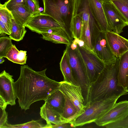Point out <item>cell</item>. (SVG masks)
Listing matches in <instances>:
<instances>
[{
    "mask_svg": "<svg viewBox=\"0 0 128 128\" xmlns=\"http://www.w3.org/2000/svg\"><path fill=\"white\" fill-rule=\"evenodd\" d=\"M46 70L36 71L28 65L21 66L20 76L14 82L13 87L22 110L26 111L34 102L44 101L59 89L60 82L48 77L46 74Z\"/></svg>",
    "mask_w": 128,
    "mask_h": 128,
    "instance_id": "cell-1",
    "label": "cell"
},
{
    "mask_svg": "<svg viewBox=\"0 0 128 128\" xmlns=\"http://www.w3.org/2000/svg\"><path fill=\"white\" fill-rule=\"evenodd\" d=\"M119 62V57L105 63L103 70L96 80L91 84L88 103L128 94L118 84Z\"/></svg>",
    "mask_w": 128,
    "mask_h": 128,
    "instance_id": "cell-2",
    "label": "cell"
},
{
    "mask_svg": "<svg viewBox=\"0 0 128 128\" xmlns=\"http://www.w3.org/2000/svg\"><path fill=\"white\" fill-rule=\"evenodd\" d=\"M42 14L56 20L70 38L68 30L75 15L78 0H42Z\"/></svg>",
    "mask_w": 128,
    "mask_h": 128,
    "instance_id": "cell-3",
    "label": "cell"
},
{
    "mask_svg": "<svg viewBox=\"0 0 128 128\" xmlns=\"http://www.w3.org/2000/svg\"><path fill=\"white\" fill-rule=\"evenodd\" d=\"M66 45L69 60L73 78L81 87L84 105L89 101L91 84L88 79L85 65L78 46L75 49Z\"/></svg>",
    "mask_w": 128,
    "mask_h": 128,
    "instance_id": "cell-4",
    "label": "cell"
},
{
    "mask_svg": "<svg viewBox=\"0 0 128 128\" xmlns=\"http://www.w3.org/2000/svg\"><path fill=\"white\" fill-rule=\"evenodd\" d=\"M120 96L88 103L85 111L73 122L74 128L94 122L109 111L116 103Z\"/></svg>",
    "mask_w": 128,
    "mask_h": 128,
    "instance_id": "cell-5",
    "label": "cell"
},
{
    "mask_svg": "<svg viewBox=\"0 0 128 128\" xmlns=\"http://www.w3.org/2000/svg\"><path fill=\"white\" fill-rule=\"evenodd\" d=\"M77 45L85 65L88 79L91 84L96 80L103 70L105 63L84 46Z\"/></svg>",
    "mask_w": 128,
    "mask_h": 128,
    "instance_id": "cell-6",
    "label": "cell"
},
{
    "mask_svg": "<svg viewBox=\"0 0 128 128\" xmlns=\"http://www.w3.org/2000/svg\"><path fill=\"white\" fill-rule=\"evenodd\" d=\"M25 26L32 32L41 34L62 28L52 17L42 12L32 16Z\"/></svg>",
    "mask_w": 128,
    "mask_h": 128,
    "instance_id": "cell-7",
    "label": "cell"
},
{
    "mask_svg": "<svg viewBox=\"0 0 128 128\" xmlns=\"http://www.w3.org/2000/svg\"><path fill=\"white\" fill-rule=\"evenodd\" d=\"M60 82L59 89L72 102L77 109L74 121L84 112L87 106V104H84V100L81 88L80 86L75 85L64 80Z\"/></svg>",
    "mask_w": 128,
    "mask_h": 128,
    "instance_id": "cell-8",
    "label": "cell"
},
{
    "mask_svg": "<svg viewBox=\"0 0 128 128\" xmlns=\"http://www.w3.org/2000/svg\"><path fill=\"white\" fill-rule=\"evenodd\" d=\"M102 6L110 31L120 34L127 26L126 20L110 1L103 2Z\"/></svg>",
    "mask_w": 128,
    "mask_h": 128,
    "instance_id": "cell-9",
    "label": "cell"
},
{
    "mask_svg": "<svg viewBox=\"0 0 128 128\" xmlns=\"http://www.w3.org/2000/svg\"><path fill=\"white\" fill-rule=\"evenodd\" d=\"M128 114V100L122 101L116 103L109 111L94 122L98 126H105L123 119Z\"/></svg>",
    "mask_w": 128,
    "mask_h": 128,
    "instance_id": "cell-10",
    "label": "cell"
},
{
    "mask_svg": "<svg viewBox=\"0 0 128 128\" xmlns=\"http://www.w3.org/2000/svg\"><path fill=\"white\" fill-rule=\"evenodd\" d=\"M13 76L4 70L0 74V97L8 105L11 106L16 104L17 98L14 92L13 84Z\"/></svg>",
    "mask_w": 128,
    "mask_h": 128,
    "instance_id": "cell-11",
    "label": "cell"
},
{
    "mask_svg": "<svg viewBox=\"0 0 128 128\" xmlns=\"http://www.w3.org/2000/svg\"><path fill=\"white\" fill-rule=\"evenodd\" d=\"M93 52L105 63L112 61L116 58L109 46L106 32H100L93 47Z\"/></svg>",
    "mask_w": 128,
    "mask_h": 128,
    "instance_id": "cell-12",
    "label": "cell"
},
{
    "mask_svg": "<svg viewBox=\"0 0 128 128\" xmlns=\"http://www.w3.org/2000/svg\"><path fill=\"white\" fill-rule=\"evenodd\" d=\"M110 48L116 58H119L128 51V40L112 31L106 32Z\"/></svg>",
    "mask_w": 128,
    "mask_h": 128,
    "instance_id": "cell-13",
    "label": "cell"
},
{
    "mask_svg": "<svg viewBox=\"0 0 128 128\" xmlns=\"http://www.w3.org/2000/svg\"><path fill=\"white\" fill-rule=\"evenodd\" d=\"M90 11L101 31H110L104 14L102 0H88Z\"/></svg>",
    "mask_w": 128,
    "mask_h": 128,
    "instance_id": "cell-14",
    "label": "cell"
},
{
    "mask_svg": "<svg viewBox=\"0 0 128 128\" xmlns=\"http://www.w3.org/2000/svg\"><path fill=\"white\" fill-rule=\"evenodd\" d=\"M44 101L52 110L61 115L63 112L65 98L64 94L59 89L50 94Z\"/></svg>",
    "mask_w": 128,
    "mask_h": 128,
    "instance_id": "cell-15",
    "label": "cell"
},
{
    "mask_svg": "<svg viewBox=\"0 0 128 128\" xmlns=\"http://www.w3.org/2000/svg\"><path fill=\"white\" fill-rule=\"evenodd\" d=\"M44 40L55 44H62L69 45L71 40L64 29L61 28L41 34Z\"/></svg>",
    "mask_w": 128,
    "mask_h": 128,
    "instance_id": "cell-16",
    "label": "cell"
},
{
    "mask_svg": "<svg viewBox=\"0 0 128 128\" xmlns=\"http://www.w3.org/2000/svg\"><path fill=\"white\" fill-rule=\"evenodd\" d=\"M8 10L11 12L16 21L18 24L24 26L32 16L25 5H16Z\"/></svg>",
    "mask_w": 128,
    "mask_h": 128,
    "instance_id": "cell-17",
    "label": "cell"
},
{
    "mask_svg": "<svg viewBox=\"0 0 128 128\" xmlns=\"http://www.w3.org/2000/svg\"><path fill=\"white\" fill-rule=\"evenodd\" d=\"M119 58L118 84L126 90L128 87V51Z\"/></svg>",
    "mask_w": 128,
    "mask_h": 128,
    "instance_id": "cell-18",
    "label": "cell"
},
{
    "mask_svg": "<svg viewBox=\"0 0 128 128\" xmlns=\"http://www.w3.org/2000/svg\"><path fill=\"white\" fill-rule=\"evenodd\" d=\"M60 64V69L64 77V81L75 85L80 86L73 78L66 48L64 51Z\"/></svg>",
    "mask_w": 128,
    "mask_h": 128,
    "instance_id": "cell-19",
    "label": "cell"
},
{
    "mask_svg": "<svg viewBox=\"0 0 128 128\" xmlns=\"http://www.w3.org/2000/svg\"><path fill=\"white\" fill-rule=\"evenodd\" d=\"M40 114L47 122L58 124L66 122L61 114L52 110L45 103L40 107Z\"/></svg>",
    "mask_w": 128,
    "mask_h": 128,
    "instance_id": "cell-20",
    "label": "cell"
},
{
    "mask_svg": "<svg viewBox=\"0 0 128 128\" xmlns=\"http://www.w3.org/2000/svg\"><path fill=\"white\" fill-rule=\"evenodd\" d=\"M27 52L18 50L15 45H13L8 52L5 58L13 63L24 65L26 64Z\"/></svg>",
    "mask_w": 128,
    "mask_h": 128,
    "instance_id": "cell-21",
    "label": "cell"
},
{
    "mask_svg": "<svg viewBox=\"0 0 128 128\" xmlns=\"http://www.w3.org/2000/svg\"><path fill=\"white\" fill-rule=\"evenodd\" d=\"M64 96V104L63 112L61 115L66 122L72 123L77 112V109L72 102L65 95Z\"/></svg>",
    "mask_w": 128,
    "mask_h": 128,
    "instance_id": "cell-22",
    "label": "cell"
},
{
    "mask_svg": "<svg viewBox=\"0 0 128 128\" xmlns=\"http://www.w3.org/2000/svg\"><path fill=\"white\" fill-rule=\"evenodd\" d=\"M82 18V35L80 40L83 41L86 47L93 52V48L92 43L89 22L90 20L86 17Z\"/></svg>",
    "mask_w": 128,
    "mask_h": 128,
    "instance_id": "cell-23",
    "label": "cell"
},
{
    "mask_svg": "<svg viewBox=\"0 0 128 128\" xmlns=\"http://www.w3.org/2000/svg\"><path fill=\"white\" fill-rule=\"evenodd\" d=\"M52 124L50 122H46L45 124L43 123L42 120H32L24 123L12 125L7 123L2 128H52Z\"/></svg>",
    "mask_w": 128,
    "mask_h": 128,
    "instance_id": "cell-24",
    "label": "cell"
},
{
    "mask_svg": "<svg viewBox=\"0 0 128 128\" xmlns=\"http://www.w3.org/2000/svg\"><path fill=\"white\" fill-rule=\"evenodd\" d=\"M25 26L18 24L13 18L12 19L11 33L9 37L12 40L16 41L22 40L26 31Z\"/></svg>",
    "mask_w": 128,
    "mask_h": 128,
    "instance_id": "cell-25",
    "label": "cell"
},
{
    "mask_svg": "<svg viewBox=\"0 0 128 128\" xmlns=\"http://www.w3.org/2000/svg\"><path fill=\"white\" fill-rule=\"evenodd\" d=\"M82 24V18L79 15L75 14L69 29L72 38L74 39L80 40Z\"/></svg>",
    "mask_w": 128,
    "mask_h": 128,
    "instance_id": "cell-26",
    "label": "cell"
},
{
    "mask_svg": "<svg viewBox=\"0 0 128 128\" xmlns=\"http://www.w3.org/2000/svg\"><path fill=\"white\" fill-rule=\"evenodd\" d=\"M13 17L11 12L4 4L0 5V20H1L11 32L12 19Z\"/></svg>",
    "mask_w": 128,
    "mask_h": 128,
    "instance_id": "cell-27",
    "label": "cell"
},
{
    "mask_svg": "<svg viewBox=\"0 0 128 128\" xmlns=\"http://www.w3.org/2000/svg\"><path fill=\"white\" fill-rule=\"evenodd\" d=\"M12 39L7 36L0 38V58L5 57L8 52L13 45Z\"/></svg>",
    "mask_w": 128,
    "mask_h": 128,
    "instance_id": "cell-28",
    "label": "cell"
},
{
    "mask_svg": "<svg viewBox=\"0 0 128 128\" xmlns=\"http://www.w3.org/2000/svg\"><path fill=\"white\" fill-rule=\"evenodd\" d=\"M111 2L126 20L128 26V8L122 0H111Z\"/></svg>",
    "mask_w": 128,
    "mask_h": 128,
    "instance_id": "cell-29",
    "label": "cell"
},
{
    "mask_svg": "<svg viewBox=\"0 0 128 128\" xmlns=\"http://www.w3.org/2000/svg\"><path fill=\"white\" fill-rule=\"evenodd\" d=\"M25 5L32 16L41 12L38 0H25Z\"/></svg>",
    "mask_w": 128,
    "mask_h": 128,
    "instance_id": "cell-30",
    "label": "cell"
},
{
    "mask_svg": "<svg viewBox=\"0 0 128 128\" xmlns=\"http://www.w3.org/2000/svg\"><path fill=\"white\" fill-rule=\"evenodd\" d=\"M107 128H128V114L123 119L106 125Z\"/></svg>",
    "mask_w": 128,
    "mask_h": 128,
    "instance_id": "cell-31",
    "label": "cell"
},
{
    "mask_svg": "<svg viewBox=\"0 0 128 128\" xmlns=\"http://www.w3.org/2000/svg\"><path fill=\"white\" fill-rule=\"evenodd\" d=\"M7 106H0V128L2 127L8 123V113L6 111Z\"/></svg>",
    "mask_w": 128,
    "mask_h": 128,
    "instance_id": "cell-32",
    "label": "cell"
},
{
    "mask_svg": "<svg viewBox=\"0 0 128 128\" xmlns=\"http://www.w3.org/2000/svg\"><path fill=\"white\" fill-rule=\"evenodd\" d=\"M25 4V0H8L4 4L8 9L16 5Z\"/></svg>",
    "mask_w": 128,
    "mask_h": 128,
    "instance_id": "cell-33",
    "label": "cell"
},
{
    "mask_svg": "<svg viewBox=\"0 0 128 128\" xmlns=\"http://www.w3.org/2000/svg\"><path fill=\"white\" fill-rule=\"evenodd\" d=\"M74 128L73 123L69 122H66L61 124L52 125V128Z\"/></svg>",
    "mask_w": 128,
    "mask_h": 128,
    "instance_id": "cell-34",
    "label": "cell"
},
{
    "mask_svg": "<svg viewBox=\"0 0 128 128\" xmlns=\"http://www.w3.org/2000/svg\"><path fill=\"white\" fill-rule=\"evenodd\" d=\"M11 32L2 22L0 20V34H7L10 35Z\"/></svg>",
    "mask_w": 128,
    "mask_h": 128,
    "instance_id": "cell-35",
    "label": "cell"
},
{
    "mask_svg": "<svg viewBox=\"0 0 128 128\" xmlns=\"http://www.w3.org/2000/svg\"><path fill=\"white\" fill-rule=\"evenodd\" d=\"M128 8V0H122Z\"/></svg>",
    "mask_w": 128,
    "mask_h": 128,
    "instance_id": "cell-36",
    "label": "cell"
},
{
    "mask_svg": "<svg viewBox=\"0 0 128 128\" xmlns=\"http://www.w3.org/2000/svg\"><path fill=\"white\" fill-rule=\"evenodd\" d=\"M4 61L3 57L0 58V64H2L4 62Z\"/></svg>",
    "mask_w": 128,
    "mask_h": 128,
    "instance_id": "cell-37",
    "label": "cell"
},
{
    "mask_svg": "<svg viewBox=\"0 0 128 128\" xmlns=\"http://www.w3.org/2000/svg\"><path fill=\"white\" fill-rule=\"evenodd\" d=\"M103 2L110 1L111 0H102Z\"/></svg>",
    "mask_w": 128,
    "mask_h": 128,
    "instance_id": "cell-38",
    "label": "cell"
},
{
    "mask_svg": "<svg viewBox=\"0 0 128 128\" xmlns=\"http://www.w3.org/2000/svg\"><path fill=\"white\" fill-rule=\"evenodd\" d=\"M126 91L127 92H128V87L127 88V89L126 90Z\"/></svg>",
    "mask_w": 128,
    "mask_h": 128,
    "instance_id": "cell-39",
    "label": "cell"
}]
</instances>
